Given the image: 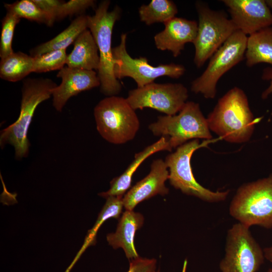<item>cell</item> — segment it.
I'll return each mask as SVG.
<instances>
[{"mask_svg":"<svg viewBox=\"0 0 272 272\" xmlns=\"http://www.w3.org/2000/svg\"><path fill=\"white\" fill-rule=\"evenodd\" d=\"M207 119L210 130L234 143L246 142L260 118H255L244 92L235 87L220 98Z\"/></svg>","mask_w":272,"mask_h":272,"instance_id":"1","label":"cell"},{"mask_svg":"<svg viewBox=\"0 0 272 272\" xmlns=\"http://www.w3.org/2000/svg\"><path fill=\"white\" fill-rule=\"evenodd\" d=\"M57 85L48 78H28L22 88L20 112L18 119L1 131L0 145L3 148L11 145L15 149V158L21 160L28 156L30 142L28 132L37 106L48 99Z\"/></svg>","mask_w":272,"mask_h":272,"instance_id":"2","label":"cell"},{"mask_svg":"<svg viewBox=\"0 0 272 272\" xmlns=\"http://www.w3.org/2000/svg\"><path fill=\"white\" fill-rule=\"evenodd\" d=\"M109 1L101 2L93 16H88V28L91 31L98 48L100 62L98 77L100 90L106 95L111 96L118 94L121 85L114 73L112 34L114 25L121 15V9L115 6L111 11L108 9Z\"/></svg>","mask_w":272,"mask_h":272,"instance_id":"3","label":"cell"},{"mask_svg":"<svg viewBox=\"0 0 272 272\" xmlns=\"http://www.w3.org/2000/svg\"><path fill=\"white\" fill-rule=\"evenodd\" d=\"M229 213L248 227L272 228V173L239 187L230 203Z\"/></svg>","mask_w":272,"mask_h":272,"instance_id":"4","label":"cell"},{"mask_svg":"<svg viewBox=\"0 0 272 272\" xmlns=\"http://www.w3.org/2000/svg\"><path fill=\"white\" fill-rule=\"evenodd\" d=\"M94 115L98 132L111 144H123L133 140L140 128L135 110L121 97L101 100L94 108Z\"/></svg>","mask_w":272,"mask_h":272,"instance_id":"5","label":"cell"},{"mask_svg":"<svg viewBox=\"0 0 272 272\" xmlns=\"http://www.w3.org/2000/svg\"><path fill=\"white\" fill-rule=\"evenodd\" d=\"M148 128L155 136L168 138L172 149L190 140L212 138L207 119L199 104L192 101L186 102L178 114L158 116Z\"/></svg>","mask_w":272,"mask_h":272,"instance_id":"6","label":"cell"},{"mask_svg":"<svg viewBox=\"0 0 272 272\" xmlns=\"http://www.w3.org/2000/svg\"><path fill=\"white\" fill-rule=\"evenodd\" d=\"M214 141L206 140L200 143L199 139L191 140L177 147L176 151L168 154L165 160L169 169V180L172 186L184 194L210 202L225 200L229 190L213 191L203 187L194 178L190 161L193 153L196 150L206 147Z\"/></svg>","mask_w":272,"mask_h":272,"instance_id":"7","label":"cell"},{"mask_svg":"<svg viewBox=\"0 0 272 272\" xmlns=\"http://www.w3.org/2000/svg\"><path fill=\"white\" fill-rule=\"evenodd\" d=\"M198 16L197 31L193 43L195 47L194 63L198 68L236 31L230 19L224 11L211 9L206 3L195 4Z\"/></svg>","mask_w":272,"mask_h":272,"instance_id":"8","label":"cell"},{"mask_svg":"<svg viewBox=\"0 0 272 272\" xmlns=\"http://www.w3.org/2000/svg\"><path fill=\"white\" fill-rule=\"evenodd\" d=\"M247 36L236 30L215 52L202 74L191 83V90L207 99H214L220 78L242 61L245 56Z\"/></svg>","mask_w":272,"mask_h":272,"instance_id":"9","label":"cell"},{"mask_svg":"<svg viewBox=\"0 0 272 272\" xmlns=\"http://www.w3.org/2000/svg\"><path fill=\"white\" fill-rule=\"evenodd\" d=\"M264 258L249 227L238 223L228 231L225 254L219 267L221 272H256Z\"/></svg>","mask_w":272,"mask_h":272,"instance_id":"10","label":"cell"},{"mask_svg":"<svg viewBox=\"0 0 272 272\" xmlns=\"http://www.w3.org/2000/svg\"><path fill=\"white\" fill-rule=\"evenodd\" d=\"M126 34H122L119 44L112 48L114 73L117 79L130 77L140 88L161 76L178 79L184 74L185 67L181 64L171 63L155 66L150 65L145 57H131L126 51Z\"/></svg>","mask_w":272,"mask_h":272,"instance_id":"11","label":"cell"},{"mask_svg":"<svg viewBox=\"0 0 272 272\" xmlns=\"http://www.w3.org/2000/svg\"><path fill=\"white\" fill-rule=\"evenodd\" d=\"M188 97L187 88L181 83L153 82L129 91L126 99L135 110L151 108L174 115L182 109Z\"/></svg>","mask_w":272,"mask_h":272,"instance_id":"12","label":"cell"},{"mask_svg":"<svg viewBox=\"0 0 272 272\" xmlns=\"http://www.w3.org/2000/svg\"><path fill=\"white\" fill-rule=\"evenodd\" d=\"M236 30L251 35L272 25V13L263 0H223Z\"/></svg>","mask_w":272,"mask_h":272,"instance_id":"13","label":"cell"},{"mask_svg":"<svg viewBox=\"0 0 272 272\" xmlns=\"http://www.w3.org/2000/svg\"><path fill=\"white\" fill-rule=\"evenodd\" d=\"M57 77L61 82L53 89L54 108L61 112L69 99L79 93L100 86L96 72L66 66L59 71Z\"/></svg>","mask_w":272,"mask_h":272,"instance_id":"14","label":"cell"},{"mask_svg":"<svg viewBox=\"0 0 272 272\" xmlns=\"http://www.w3.org/2000/svg\"><path fill=\"white\" fill-rule=\"evenodd\" d=\"M169 171L161 159L153 161L149 173L138 182L123 195V208L125 210L133 211L140 202L157 195L168 193L169 189L165 182L169 179Z\"/></svg>","mask_w":272,"mask_h":272,"instance_id":"15","label":"cell"},{"mask_svg":"<svg viewBox=\"0 0 272 272\" xmlns=\"http://www.w3.org/2000/svg\"><path fill=\"white\" fill-rule=\"evenodd\" d=\"M165 28L154 36L156 47L168 50L177 57L187 43H193L197 31L198 23L183 18L174 17L164 23Z\"/></svg>","mask_w":272,"mask_h":272,"instance_id":"16","label":"cell"},{"mask_svg":"<svg viewBox=\"0 0 272 272\" xmlns=\"http://www.w3.org/2000/svg\"><path fill=\"white\" fill-rule=\"evenodd\" d=\"M144 218L140 213L125 210L120 217L116 231L107 235V241L114 249L122 248L128 259L139 257L134 239L136 231L143 225Z\"/></svg>","mask_w":272,"mask_h":272,"instance_id":"17","label":"cell"},{"mask_svg":"<svg viewBox=\"0 0 272 272\" xmlns=\"http://www.w3.org/2000/svg\"><path fill=\"white\" fill-rule=\"evenodd\" d=\"M172 150L169 138L161 137L155 143L136 153L134 159L123 173L110 181V188L107 191L99 193L98 195L105 198L111 196H123L131 186L133 174L147 158L157 152L161 151L171 152Z\"/></svg>","mask_w":272,"mask_h":272,"instance_id":"18","label":"cell"},{"mask_svg":"<svg viewBox=\"0 0 272 272\" xmlns=\"http://www.w3.org/2000/svg\"><path fill=\"white\" fill-rule=\"evenodd\" d=\"M95 39L88 29L82 32L74 42V48L67 55V66L85 70H98L100 58Z\"/></svg>","mask_w":272,"mask_h":272,"instance_id":"19","label":"cell"},{"mask_svg":"<svg viewBox=\"0 0 272 272\" xmlns=\"http://www.w3.org/2000/svg\"><path fill=\"white\" fill-rule=\"evenodd\" d=\"M245 56L248 67L259 63L272 65V27L262 29L247 37Z\"/></svg>","mask_w":272,"mask_h":272,"instance_id":"20","label":"cell"},{"mask_svg":"<svg viewBox=\"0 0 272 272\" xmlns=\"http://www.w3.org/2000/svg\"><path fill=\"white\" fill-rule=\"evenodd\" d=\"M88 16H79L55 37L31 49L30 55L35 57L53 50L66 49L82 32L88 29Z\"/></svg>","mask_w":272,"mask_h":272,"instance_id":"21","label":"cell"},{"mask_svg":"<svg viewBox=\"0 0 272 272\" xmlns=\"http://www.w3.org/2000/svg\"><path fill=\"white\" fill-rule=\"evenodd\" d=\"M123 196H111L106 198V202L99 213L95 224L88 231L82 246L64 272H70L85 250L89 246L95 244L97 232L106 220L110 218H120L123 208Z\"/></svg>","mask_w":272,"mask_h":272,"instance_id":"22","label":"cell"},{"mask_svg":"<svg viewBox=\"0 0 272 272\" xmlns=\"http://www.w3.org/2000/svg\"><path fill=\"white\" fill-rule=\"evenodd\" d=\"M48 15L50 26L54 22L66 17L80 14L86 9L93 7L95 2L93 0H33Z\"/></svg>","mask_w":272,"mask_h":272,"instance_id":"23","label":"cell"},{"mask_svg":"<svg viewBox=\"0 0 272 272\" xmlns=\"http://www.w3.org/2000/svg\"><path fill=\"white\" fill-rule=\"evenodd\" d=\"M34 58L22 52H14L1 58L0 77L6 81L15 82L33 72Z\"/></svg>","mask_w":272,"mask_h":272,"instance_id":"24","label":"cell"},{"mask_svg":"<svg viewBox=\"0 0 272 272\" xmlns=\"http://www.w3.org/2000/svg\"><path fill=\"white\" fill-rule=\"evenodd\" d=\"M178 12L175 4L170 0H152L148 5H143L139 9L141 21L147 25L154 23H165Z\"/></svg>","mask_w":272,"mask_h":272,"instance_id":"25","label":"cell"},{"mask_svg":"<svg viewBox=\"0 0 272 272\" xmlns=\"http://www.w3.org/2000/svg\"><path fill=\"white\" fill-rule=\"evenodd\" d=\"M7 12L16 14L20 18H24L50 26L49 17L33 0H21L12 4H5Z\"/></svg>","mask_w":272,"mask_h":272,"instance_id":"26","label":"cell"},{"mask_svg":"<svg viewBox=\"0 0 272 272\" xmlns=\"http://www.w3.org/2000/svg\"><path fill=\"white\" fill-rule=\"evenodd\" d=\"M67 56L66 49H60L33 57V72L45 73L54 70L59 71L66 64Z\"/></svg>","mask_w":272,"mask_h":272,"instance_id":"27","label":"cell"},{"mask_svg":"<svg viewBox=\"0 0 272 272\" xmlns=\"http://www.w3.org/2000/svg\"><path fill=\"white\" fill-rule=\"evenodd\" d=\"M21 18L14 13L7 12L2 20V30L0 40L1 58L6 57L13 53L12 41L16 25Z\"/></svg>","mask_w":272,"mask_h":272,"instance_id":"28","label":"cell"},{"mask_svg":"<svg viewBox=\"0 0 272 272\" xmlns=\"http://www.w3.org/2000/svg\"><path fill=\"white\" fill-rule=\"evenodd\" d=\"M156 260L139 257L130 261L127 272H155Z\"/></svg>","mask_w":272,"mask_h":272,"instance_id":"29","label":"cell"},{"mask_svg":"<svg viewBox=\"0 0 272 272\" xmlns=\"http://www.w3.org/2000/svg\"><path fill=\"white\" fill-rule=\"evenodd\" d=\"M262 79L270 80L269 87L262 93L261 97L262 99H265L267 96L272 94V68H266L263 71Z\"/></svg>","mask_w":272,"mask_h":272,"instance_id":"30","label":"cell"},{"mask_svg":"<svg viewBox=\"0 0 272 272\" xmlns=\"http://www.w3.org/2000/svg\"><path fill=\"white\" fill-rule=\"evenodd\" d=\"M264 257L270 262H272V246L264 248L263 250Z\"/></svg>","mask_w":272,"mask_h":272,"instance_id":"31","label":"cell"},{"mask_svg":"<svg viewBox=\"0 0 272 272\" xmlns=\"http://www.w3.org/2000/svg\"><path fill=\"white\" fill-rule=\"evenodd\" d=\"M187 259H185V260H184V261L183 262L182 272H186V268H187ZM156 272H160V270H158Z\"/></svg>","mask_w":272,"mask_h":272,"instance_id":"32","label":"cell"},{"mask_svg":"<svg viewBox=\"0 0 272 272\" xmlns=\"http://www.w3.org/2000/svg\"><path fill=\"white\" fill-rule=\"evenodd\" d=\"M265 2L269 8L272 9V0H266Z\"/></svg>","mask_w":272,"mask_h":272,"instance_id":"33","label":"cell"},{"mask_svg":"<svg viewBox=\"0 0 272 272\" xmlns=\"http://www.w3.org/2000/svg\"><path fill=\"white\" fill-rule=\"evenodd\" d=\"M267 272H272V268H269Z\"/></svg>","mask_w":272,"mask_h":272,"instance_id":"34","label":"cell"}]
</instances>
